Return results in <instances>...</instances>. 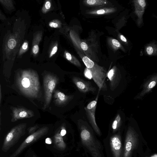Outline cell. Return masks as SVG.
Instances as JSON below:
<instances>
[{
  "label": "cell",
  "instance_id": "4fadbf2b",
  "mask_svg": "<svg viewBox=\"0 0 157 157\" xmlns=\"http://www.w3.org/2000/svg\"><path fill=\"white\" fill-rule=\"evenodd\" d=\"M106 77L109 80L110 89L112 91L114 90L118 86L121 78L120 72L116 66L108 71Z\"/></svg>",
  "mask_w": 157,
  "mask_h": 157
},
{
  "label": "cell",
  "instance_id": "d590c367",
  "mask_svg": "<svg viewBox=\"0 0 157 157\" xmlns=\"http://www.w3.org/2000/svg\"><path fill=\"white\" fill-rule=\"evenodd\" d=\"M31 157H38V156L35 154H33L32 155Z\"/></svg>",
  "mask_w": 157,
  "mask_h": 157
},
{
  "label": "cell",
  "instance_id": "cb8c5ba5",
  "mask_svg": "<svg viewBox=\"0 0 157 157\" xmlns=\"http://www.w3.org/2000/svg\"><path fill=\"white\" fill-rule=\"evenodd\" d=\"M109 43L111 46L115 50L121 48L122 47L121 43L116 39L110 38L109 40Z\"/></svg>",
  "mask_w": 157,
  "mask_h": 157
},
{
  "label": "cell",
  "instance_id": "484cf974",
  "mask_svg": "<svg viewBox=\"0 0 157 157\" xmlns=\"http://www.w3.org/2000/svg\"><path fill=\"white\" fill-rule=\"evenodd\" d=\"M39 127L37 124L33 126L29 127L27 129L28 134L30 135L36 132L39 128Z\"/></svg>",
  "mask_w": 157,
  "mask_h": 157
},
{
  "label": "cell",
  "instance_id": "6da1fadb",
  "mask_svg": "<svg viewBox=\"0 0 157 157\" xmlns=\"http://www.w3.org/2000/svg\"><path fill=\"white\" fill-rule=\"evenodd\" d=\"M25 25L21 17L16 19L12 32L8 31L5 34L2 45V61L5 69H11L20 47L23 43Z\"/></svg>",
  "mask_w": 157,
  "mask_h": 157
},
{
  "label": "cell",
  "instance_id": "83f0119b",
  "mask_svg": "<svg viewBox=\"0 0 157 157\" xmlns=\"http://www.w3.org/2000/svg\"><path fill=\"white\" fill-rule=\"evenodd\" d=\"M39 51V46L37 44L33 45L32 48V52L34 55H36L38 53Z\"/></svg>",
  "mask_w": 157,
  "mask_h": 157
},
{
  "label": "cell",
  "instance_id": "8fae6325",
  "mask_svg": "<svg viewBox=\"0 0 157 157\" xmlns=\"http://www.w3.org/2000/svg\"><path fill=\"white\" fill-rule=\"evenodd\" d=\"M12 110V122H16L21 119L29 118L34 116L32 110L22 107H13Z\"/></svg>",
  "mask_w": 157,
  "mask_h": 157
},
{
  "label": "cell",
  "instance_id": "e0dca14e",
  "mask_svg": "<svg viewBox=\"0 0 157 157\" xmlns=\"http://www.w3.org/2000/svg\"><path fill=\"white\" fill-rule=\"evenodd\" d=\"M135 13L138 17L137 23L140 25L143 22V16L144 12L146 2L145 0H136L133 1Z\"/></svg>",
  "mask_w": 157,
  "mask_h": 157
},
{
  "label": "cell",
  "instance_id": "603a6c76",
  "mask_svg": "<svg viewBox=\"0 0 157 157\" xmlns=\"http://www.w3.org/2000/svg\"><path fill=\"white\" fill-rule=\"evenodd\" d=\"M65 54V57L67 60L77 66L79 67H81V64L78 59L70 53L68 52H66Z\"/></svg>",
  "mask_w": 157,
  "mask_h": 157
},
{
  "label": "cell",
  "instance_id": "8d00e7d4",
  "mask_svg": "<svg viewBox=\"0 0 157 157\" xmlns=\"http://www.w3.org/2000/svg\"><path fill=\"white\" fill-rule=\"evenodd\" d=\"M151 157H157V154H154V155H153Z\"/></svg>",
  "mask_w": 157,
  "mask_h": 157
},
{
  "label": "cell",
  "instance_id": "ffe728a7",
  "mask_svg": "<svg viewBox=\"0 0 157 157\" xmlns=\"http://www.w3.org/2000/svg\"><path fill=\"white\" fill-rule=\"evenodd\" d=\"M85 1L86 4L90 6H103L108 3V1L105 0H87Z\"/></svg>",
  "mask_w": 157,
  "mask_h": 157
},
{
  "label": "cell",
  "instance_id": "277c9868",
  "mask_svg": "<svg viewBox=\"0 0 157 157\" xmlns=\"http://www.w3.org/2000/svg\"><path fill=\"white\" fill-rule=\"evenodd\" d=\"M80 146L90 153L92 157H104L101 143L92 129L84 123L78 124Z\"/></svg>",
  "mask_w": 157,
  "mask_h": 157
},
{
  "label": "cell",
  "instance_id": "7402d4cb",
  "mask_svg": "<svg viewBox=\"0 0 157 157\" xmlns=\"http://www.w3.org/2000/svg\"><path fill=\"white\" fill-rule=\"evenodd\" d=\"M29 48V43L27 40L24 41L21 45L17 54V58H20L27 51Z\"/></svg>",
  "mask_w": 157,
  "mask_h": 157
},
{
  "label": "cell",
  "instance_id": "30bf717a",
  "mask_svg": "<svg viewBox=\"0 0 157 157\" xmlns=\"http://www.w3.org/2000/svg\"><path fill=\"white\" fill-rule=\"evenodd\" d=\"M98 98V95L94 100L90 102L84 109L86 117L93 130L98 135L100 136L101 132L96 123L95 117Z\"/></svg>",
  "mask_w": 157,
  "mask_h": 157
},
{
  "label": "cell",
  "instance_id": "52a82bcc",
  "mask_svg": "<svg viewBox=\"0 0 157 157\" xmlns=\"http://www.w3.org/2000/svg\"><path fill=\"white\" fill-rule=\"evenodd\" d=\"M86 68L90 72V79H93L99 90H107V87L105 81L107 73L106 69L94 62Z\"/></svg>",
  "mask_w": 157,
  "mask_h": 157
},
{
  "label": "cell",
  "instance_id": "836d02e7",
  "mask_svg": "<svg viewBox=\"0 0 157 157\" xmlns=\"http://www.w3.org/2000/svg\"><path fill=\"white\" fill-rule=\"evenodd\" d=\"M2 93H1V86L0 83V106L1 105V100H2Z\"/></svg>",
  "mask_w": 157,
  "mask_h": 157
},
{
  "label": "cell",
  "instance_id": "5b68a950",
  "mask_svg": "<svg viewBox=\"0 0 157 157\" xmlns=\"http://www.w3.org/2000/svg\"><path fill=\"white\" fill-rule=\"evenodd\" d=\"M27 125L26 123L20 124L11 129L4 139L2 148V151L5 152L7 151L25 135Z\"/></svg>",
  "mask_w": 157,
  "mask_h": 157
},
{
  "label": "cell",
  "instance_id": "9a60e30c",
  "mask_svg": "<svg viewBox=\"0 0 157 157\" xmlns=\"http://www.w3.org/2000/svg\"><path fill=\"white\" fill-rule=\"evenodd\" d=\"M72 81L79 90L85 93L90 91L94 92L96 89L94 87L89 81H87L76 77H74Z\"/></svg>",
  "mask_w": 157,
  "mask_h": 157
},
{
  "label": "cell",
  "instance_id": "f1b7e54d",
  "mask_svg": "<svg viewBox=\"0 0 157 157\" xmlns=\"http://www.w3.org/2000/svg\"><path fill=\"white\" fill-rule=\"evenodd\" d=\"M80 47L84 51H86L88 49V46L87 44L84 42H82L80 44Z\"/></svg>",
  "mask_w": 157,
  "mask_h": 157
},
{
  "label": "cell",
  "instance_id": "9c48e42d",
  "mask_svg": "<svg viewBox=\"0 0 157 157\" xmlns=\"http://www.w3.org/2000/svg\"><path fill=\"white\" fill-rule=\"evenodd\" d=\"M138 144L139 135L133 127H129L125 135L122 157H131Z\"/></svg>",
  "mask_w": 157,
  "mask_h": 157
},
{
  "label": "cell",
  "instance_id": "ba28073f",
  "mask_svg": "<svg viewBox=\"0 0 157 157\" xmlns=\"http://www.w3.org/2000/svg\"><path fill=\"white\" fill-rule=\"evenodd\" d=\"M59 79L55 75L48 73L43 78L44 91V102L43 108L44 110L48 108L51 103L52 94L57 84Z\"/></svg>",
  "mask_w": 157,
  "mask_h": 157
},
{
  "label": "cell",
  "instance_id": "44dd1931",
  "mask_svg": "<svg viewBox=\"0 0 157 157\" xmlns=\"http://www.w3.org/2000/svg\"><path fill=\"white\" fill-rule=\"evenodd\" d=\"M121 118L119 114H117L113 120L112 124V128L114 132L117 131L120 126Z\"/></svg>",
  "mask_w": 157,
  "mask_h": 157
},
{
  "label": "cell",
  "instance_id": "74e56055",
  "mask_svg": "<svg viewBox=\"0 0 157 157\" xmlns=\"http://www.w3.org/2000/svg\"><path fill=\"white\" fill-rule=\"evenodd\" d=\"M145 157H148V156H145Z\"/></svg>",
  "mask_w": 157,
  "mask_h": 157
},
{
  "label": "cell",
  "instance_id": "2e32d148",
  "mask_svg": "<svg viewBox=\"0 0 157 157\" xmlns=\"http://www.w3.org/2000/svg\"><path fill=\"white\" fill-rule=\"evenodd\" d=\"M54 102L58 106H62L67 104L72 98V96L66 95L59 90L54 91Z\"/></svg>",
  "mask_w": 157,
  "mask_h": 157
},
{
  "label": "cell",
  "instance_id": "8992f818",
  "mask_svg": "<svg viewBox=\"0 0 157 157\" xmlns=\"http://www.w3.org/2000/svg\"><path fill=\"white\" fill-rule=\"evenodd\" d=\"M49 132L50 129L48 126L39 128L34 132L29 135L9 157H17L27 147L39 140L45 139L50 134Z\"/></svg>",
  "mask_w": 157,
  "mask_h": 157
},
{
  "label": "cell",
  "instance_id": "3957f363",
  "mask_svg": "<svg viewBox=\"0 0 157 157\" xmlns=\"http://www.w3.org/2000/svg\"><path fill=\"white\" fill-rule=\"evenodd\" d=\"M15 83L21 93L27 97L38 98L40 90L39 76L31 69H20L16 72Z\"/></svg>",
  "mask_w": 157,
  "mask_h": 157
},
{
  "label": "cell",
  "instance_id": "4316f807",
  "mask_svg": "<svg viewBox=\"0 0 157 157\" xmlns=\"http://www.w3.org/2000/svg\"><path fill=\"white\" fill-rule=\"evenodd\" d=\"M51 6V2L49 1H47L43 8L42 11L44 13H46L50 9Z\"/></svg>",
  "mask_w": 157,
  "mask_h": 157
},
{
  "label": "cell",
  "instance_id": "d6a6232c",
  "mask_svg": "<svg viewBox=\"0 0 157 157\" xmlns=\"http://www.w3.org/2000/svg\"><path fill=\"white\" fill-rule=\"evenodd\" d=\"M50 27L53 28H57L58 27V24L56 23L53 22H51L49 24Z\"/></svg>",
  "mask_w": 157,
  "mask_h": 157
},
{
  "label": "cell",
  "instance_id": "d4e9b609",
  "mask_svg": "<svg viewBox=\"0 0 157 157\" xmlns=\"http://www.w3.org/2000/svg\"><path fill=\"white\" fill-rule=\"evenodd\" d=\"M157 49L155 46L150 45L147 46L146 48L147 54L149 56L154 55L156 53Z\"/></svg>",
  "mask_w": 157,
  "mask_h": 157
},
{
  "label": "cell",
  "instance_id": "4dcf8cb0",
  "mask_svg": "<svg viewBox=\"0 0 157 157\" xmlns=\"http://www.w3.org/2000/svg\"><path fill=\"white\" fill-rule=\"evenodd\" d=\"M6 16L0 10V20L2 21H5L6 20Z\"/></svg>",
  "mask_w": 157,
  "mask_h": 157
},
{
  "label": "cell",
  "instance_id": "7a4b0ae2",
  "mask_svg": "<svg viewBox=\"0 0 157 157\" xmlns=\"http://www.w3.org/2000/svg\"><path fill=\"white\" fill-rule=\"evenodd\" d=\"M45 139L46 148L56 156L63 157L69 155L75 145V135L67 130L64 123Z\"/></svg>",
  "mask_w": 157,
  "mask_h": 157
},
{
  "label": "cell",
  "instance_id": "e575fe53",
  "mask_svg": "<svg viewBox=\"0 0 157 157\" xmlns=\"http://www.w3.org/2000/svg\"><path fill=\"white\" fill-rule=\"evenodd\" d=\"M1 111H0V131L1 129Z\"/></svg>",
  "mask_w": 157,
  "mask_h": 157
},
{
  "label": "cell",
  "instance_id": "5bb4252c",
  "mask_svg": "<svg viewBox=\"0 0 157 157\" xmlns=\"http://www.w3.org/2000/svg\"><path fill=\"white\" fill-rule=\"evenodd\" d=\"M110 144L113 157H122V144L121 137L119 134H115L111 137Z\"/></svg>",
  "mask_w": 157,
  "mask_h": 157
},
{
  "label": "cell",
  "instance_id": "7c38bea8",
  "mask_svg": "<svg viewBox=\"0 0 157 157\" xmlns=\"http://www.w3.org/2000/svg\"><path fill=\"white\" fill-rule=\"evenodd\" d=\"M157 83V75H152L144 83L142 90L134 97V99L137 100L142 99L152 90Z\"/></svg>",
  "mask_w": 157,
  "mask_h": 157
},
{
  "label": "cell",
  "instance_id": "d6986e66",
  "mask_svg": "<svg viewBox=\"0 0 157 157\" xmlns=\"http://www.w3.org/2000/svg\"><path fill=\"white\" fill-rule=\"evenodd\" d=\"M116 11L115 8L113 7H107L100 8L91 11L90 12V14L100 15L111 13Z\"/></svg>",
  "mask_w": 157,
  "mask_h": 157
},
{
  "label": "cell",
  "instance_id": "f546056e",
  "mask_svg": "<svg viewBox=\"0 0 157 157\" xmlns=\"http://www.w3.org/2000/svg\"><path fill=\"white\" fill-rule=\"evenodd\" d=\"M57 46H55L52 48L51 53L50 54L49 57H51L55 54L57 51Z\"/></svg>",
  "mask_w": 157,
  "mask_h": 157
},
{
  "label": "cell",
  "instance_id": "ac0fdd59",
  "mask_svg": "<svg viewBox=\"0 0 157 157\" xmlns=\"http://www.w3.org/2000/svg\"><path fill=\"white\" fill-rule=\"evenodd\" d=\"M0 3L7 12H11L15 10L13 0H0Z\"/></svg>",
  "mask_w": 157,
  "mask_h": 157
},
{
  "label": "cell",
  "instance_id": "1f68e13d",
  "mask_svg": "<svg viewBox=\"0 0 157 157\" xmlns=\"http://www.w3.org/2000/svg\"><path fill=\"white\" fill-rule=\"evenodd\" d=\"M120 40L124 43H127V40L126 37L123 35L120 34L119 35Z\"/></svg>",
  "mask_w": 157,
  "mask_h": 157
}]
</instances>
